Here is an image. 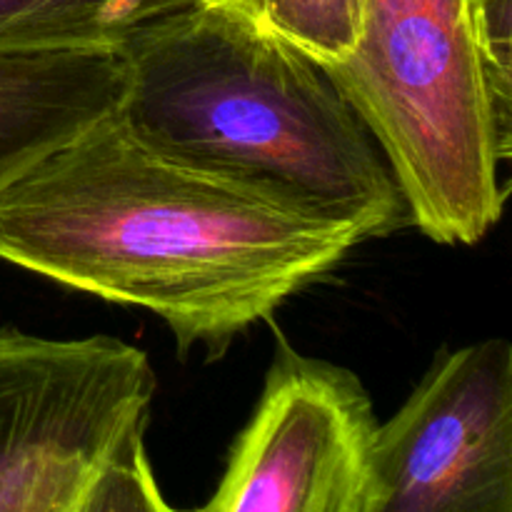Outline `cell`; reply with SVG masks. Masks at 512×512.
Instances as JSON below:
<instances>
[{
  "mask_svg": "<svg viewBox=\"0 0 512 512\" xmlns=\"http://www.w3.org/2000/svg\"><path fill=\"white\" fill-rule=\"evenodd\" d=\"M278 35L315 63L338 65L353 53L365 0H218Z\"/></svg>",
  "mask_w": 512,
  "mask_h": 512,
  "instance_id": "9",
  "label": "cell"
},
{
  "mask_svg": "<svg viewBox=\"0 0 512 512\" xmlns=\"http://www.w3.org/2000/svg\"><path fill=\"white\" fill-rule=\"evenodd\" d=\"M360 243L348 225L160 153L118 110L0 185V260L148 310L183 355L220 358Z\"/></svg>",
  "mask_w": 512,
  "mask_h": 512,
  "instance_id": "1",
  "label": "cell"
},
{
  "mask_svg": "<svg viewBox=\"0 0 512 512\" xmlns=\"http://www.w3.org/2000/svg\"><path fill=\"white\" fill-rule=\"evenodd\" d=\"M360 512H512V345L435 358L370 448Z\"/></svg>",
  "mask_w": 512,
  "mask_h": 512,
  "instance_id": "5",
  "label": "cell"
},
{
  "mask_svg": "<svg viewBox=\"0 0 512 512\" xmlns=\"http://www.w3.org/2000/svg\"><path fill=\"white\" fill-rule=\"evenodd\" d=\"M145 428L125 435L85 485L73 512H195L178 510L165 500L145 450Z\"/></svg>",
  "mask_w": 512,
  "mask_h": 512,
  "instance_id": "10",
  "label": "cell"
},
{
  "mask_svg": "<svg viewBox=\"0 0 512 512\" xmlns=\"http://www.w3.org/2000/svg\"><path fill=\"white\" fill-rule=\"evenodd\" d=\"M73 508H75V505H73ZM73 508H70V510H65V512H73Z\"/></svg>",
  "mask_w": 512,
  "mask_h": 512,
  "instance_id": "12",
  "label": "cell"
},
{
  "mask_svg": "<svg viewBox=\"0 0 512 512\" xmlns=\"http://www.w3.org/2000/svg\"><path fill=\"white\" fill-rule=\"evenodd\" d=\"M480 43L493 65L512 58V0H475Z\"/></svg>",
  "mask_w": 512,
  "mask_h": 512,
  "instance_id": "11",
  "label": "cell"
},
{
  "mask_svg": "<svg viewBox=\"0 0 512 512\" xmlns=\"http://www.w3.org/2000/svg\"><path fill=\"white\" fill-rule=\"evenodd\" d=\"M118 45L0 53V185L120 108Z\"/></svg>",
  "mask_w": 512,
  "mask_h": 512,
  "instance_id": "7",
  "label": "cell"
},
{
  "mask_svg": "<svg viewBox=\"0 0 512 512\" xmlns=\"http://www.w3.org/2000/svg\"><path fill=\"white\" fill-rule=\"evenodd\" d=\"M375 430L358 375L280 340L218 490L195 512H360Z\"/></svg>",
  "mask_w": 512,
  "mask_h": 512,
  "instance_id": "6",
  "label": "cell"
},
{
  "mask_svg": "<svg viewBox=\"0 0 512 512\" xmlns=\"http://www.w3.org/2000/svg\"><path fill=\"white\" fill-rule=\"evenodd\" d=\"M190 0H0V53L120 45L153 15Z\"/></svg>",
  "mask_w": 512,
  "mask_h": 512,
  "instance_id": "8",
  "label": "cell"
},
{
  "mask_svg": "<svg viewBox=\"0 0 512 512\" xmlns=\"http://www.w3.org/2000/svg\"><path fill=\"white\" fill-rule=\"evenodd\" d=\"M153 398V365L125 340L0 328V512L73 508Z\"/></svg>",
  "mask_w": 512,
  "mask_h": 512,
  "instance_id": "4",
  "label": "cell"
},
{
  "mask_svg": "<svg viewBox=\"0 0 512 512\" xmlns=\"http://www.w3.org/2000/svg\"><path fill=\"white\" fill-rule=\"evenodd\" d=\"M118 50L120 118L160 153L363 240L408 223L393 170L328 70L248 15L190 0L140 23Z\"/></svg>",
  "mask_w": 512,
  "mask_h": 512,
  "instance_id": "2",
  "label": "cell"
},
{
  "mask_svg": "<svg viewBox=\"0 0 512 512\" xmlns=\"http://www.w3.org/2000/svg\"><path fill=\"white\" fill-rule=\"evenodd\" d=\"M325 70L393 170L408 223L440 245L480 243L508 198L512 128L475 0H365L353 53Z\"/></svg>",
  "mask_w": 512,
  "mask_h": 512,
  "instance_id": "3",
  "label": "cell"
}]
</instances>
